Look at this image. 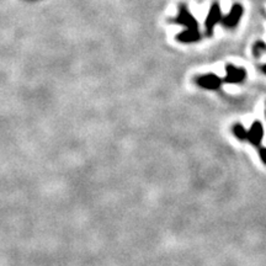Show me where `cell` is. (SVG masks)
<instances>
[{
  "label": "cell",
  "instance_id": "cell-1",
  "mask_svg": "<svg viewBox=\"0 0 266 266\" xmlns=\"http://www.w3.org/2000/svg\"><path fill=\"white\" fill-rule=\"evenodd\" d=\"M173 23L179 24V25H184L188 30H198V24L196 21V19L191 15V13L188 11L187 6L185 4H180L179 5V16L176 19H174Z\"/></svg>",
  "mask_w": 266,
  "mask_h": 266
},
{
  "label": "cell",
  "instance_id": "cell-2",
  "mask_svg": "<svg viewBox=\"0 0 266 266\" xmlns=\"http://www.w3.org/2000/svg\"><path fill=\"white\" fill-rule=\"evenodd\" d=\"M222 20V11H221V6L217 1H214L213 4L211 5V9H210V13L207 15L206 21H205V27H206V35L211 36L213 33V28L214 25L217 23Z\"/></svg>",
  "mask_w": 266,
  "mask_h": 266
},
{
  "label": "cell",
  "instance_id": "cell-3",
  "mask_svg": "<svg viewBox=\"0 0 266 266\" xmlns=\"http://www.w3.org/2000/svg\"><path fill=\"white\" fill-rule=\"evenodd\" d=\"M243 10L244 9L240 4H234V5L232 6L228 15L222 18V20H221L222 25H223L224 27H228V28L236 27V26L239 24V21H240L241 16H243Z\"/></svg>",
  "mask_w": 266,
  "mask_h": 266
},
{
  "label": "cell",
  "instance_id": "cell-4",
  "mask_svg": "<svg viewBox=\"0 0 266 266\" xmlns=\"http://www.w3.org/2000/svg\"><path fill=\"white\" fill-rule=\"evenodd\" d=\"M195 81L200 88L207 89V90H217L222 84V79L212 73L197 77Z\"/></svg>",
  "mask_w": 266,
  "mask_h": 266
},
{
  "label": "cell",
  "instance_id": "cell-5",
  "mask_svg": "<svg viewBox=\"0 0 266 266\" xmlns=\"http://www.w3.org/2000/svg\"><path fill=\"white\" fill-rule=\"evenodd\" d=\"M264 136V127L261 125V122L255 121V122L251 125L250 130L248 131V139L246 141L250 142L256 149L261 146V141H263Z\"/></svg>",
  "mask_w": 266,
  "mask_h": 266
},
{
  "label": "cell",
  "instance_id": "cell-6",
  "mask_svg": "<svg viewBox=\"0 0 266 266\" xmlns=\"http://www.w3.org/2000/svg\"><path fill=\"white\" fill-rule=\"evenodd\" d=\"M226 72L227 77L223 80L228 84L241 83L246 77V72L244 71L243 68H237V67H234V65L232 64L226 65Z\"/></svg>",
  "mask_w": 266,
  "mask_h": 266
},
{
  "label": "cell",
  "instance_id": "cell-7",
  "mask_svg": "<svg viewBox=\"0 0 266 266\" xmlns=\"http://www.w3.org/2000/svg\"><path fill=\"white\" fill-rule=\"evenodd\" d=\"M201 38V35H200V31L198 30H185L183 31L181 33H179L176 36V40L179 42L183 43H192V42H197L198 40Z\"/></svg>",
  "mask_w": 266,
  "mask_h": 266
},
{
  "label": "cell",
  "instance_id": "cell-8",
  "mask_svg": "<svg viewBox=\"0 0 266 266\" xmlns=\"http://www.w3.org/2000/svg\"><path fill=\"white\" fill-rule=\"evenodd\" d=\"M232 132H233V134L239 141H246V139H248V131H246L245 128H244V126L240 125V123L233 125Z\"/></svg>",
  "mask_w": 266,
  "mask_h": 266
},
{
  "label": "cell",
  "instance_id": "cell-9",
  "mask_svg": "<svg viewBox=\"0 0 266 266\" xmlns=\"http://www.w3.org/2000/svg\"><path fill=\"white\" fill-rule=\"evenodd\" d=\"M264 52H266V43L263 41H256L253 46V54L255 57H260Z\"/></svg>",
  "mask_w": 266,
  "mask_h": 266
},
{
  "label": "cell",
  "instance_id": "cell-10",
  "mask_svg": "<svg viewBox=\"0 0 266 266\" xmlns=\"http://www.w3.org/2000/svg\"><path fill=\"white\" fill-rule=\"evenodd\" d=\"M259 151V156H260L261 161H263L264 164H266V147H259L258 148Z\"/></svg>",
  "mask_w": 266,
  "mask_h": 266
},
{
  "label": "cell",
  "instance_id": "cell-11",
  "mask_svg": "<svg viewBox=\"0 0 266 266\" xmlns=\"http://www.w3.org/2000/svg\"><path fill=\"white\" fill-rule=\"evenodd\" d=\"M261 71H263L264 73L266 74V64H265V65H263V67H261Z\"/></svg>",
  "mask_w": 266,
  "mask_h": 266
}]
</instances>
